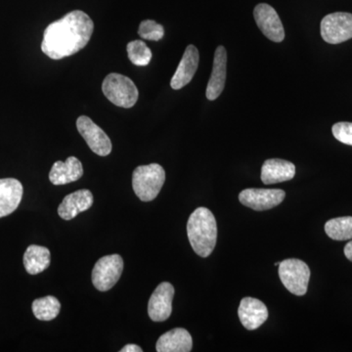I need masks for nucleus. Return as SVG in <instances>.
Segmentation results:
<instances>
[{
    "instance_id": "obj_6",
    "label": "nucleus",
    "mask_w": 352,
    "mask_h": 352,
    "mask_svg": "<svg viewBox=\"0 0 352 352\" xmlns=\"http://www.w3.org/2000/svg\"><path fill=\"white\" fill-rule=\"evenodd\" d=\"M122 270L124 259L119 254L103 256L92 270V283L98 291L107 292L119 281Z\"/></svg>"
},
{
    "instance_id": "obj_9",
    "label": "nucleus",
    "mask_w": 352,
    "mask_h": 352,
    "mask_svg": "<svg viewBox=\"0 0 352 352\" xmlns=\"http://www.w3.org/2000/svg\"><path fill=\"white\" fill-rule=\"evenodd\" d=\"M254 17L258 29L266 38L274 43H281L284 41L283 24L272 6L266 3L258 4L254 8Z\"/></svg>"
},
{
    "instance_id": "obj_17",
    "label": "nucleus",
    "mask_w": 352,
    "mask_h": 352,
    "mask_svg": "<svg viewBox=\"0 0 352 352\" xmlns=\"http://www.w3.org/2000/svg\"><path fill=\"white\" fill-rule=\"evenodd\" d=\"M296 175L295 164L280 159H270L264 162L261 168V182L264 184L289 182Z\"/></svg>"
},
{
    "instance_id": "obj_1",
    "label": "nucleus",
    "mask_w": 352,
    "mask_h": 352,
    "mask_svg": "<svg viewBox=\"0 0 352 352\" xmlns=\"http://www.w3.org/2000/svg\"><path fill=\"white\" fill-rule=\"evenodd\" d=\"M94 31V21L87 13L72 11L46 28L41 50L53 60L72 56L87 45Z\"/></svg>"
},
{
    "instance_id": "obj_2",
    "label": "nucleus",
    "mask_w": 352,
    "mask_h": 352,
    "mask_svg": "<svg viewBox=\"0 0 352 352\" xmlns=\"http://www.w3.org/2000/svg\"><path fill=\"white\" fill-rule=\"evenodd\" d=\"M187 235L192 249L201 258L214 252L217 240V224L214 215L207 208H198L187 222Z\"/></svg>"
},
{
    "instance_id": "obj_12",
    "label": "nucleus",
    "mask_w": 352,
    "mask_h": 352,
    "mask_svg": "<svg viewBox=\"0 0 352 352\" xmlns=\"http://www.w3.org/2000/svg\"><path fill=\"white\" fill-rule=\"evenodd\" d=\"M238 315L247 330L254 331L267 320L268 310L263 302L254 298H244L240 302Z\"/></svg>"
},
{
    "instance_id": "obj_15",
    "label": "nucleus",
    "mask_w": 352,
    "mask_h": 352,
    "mask_svg": "<svg viewBox=\"0 0 352 352\" xmlns=\"http://www.w3.org/2000/svg\"><path fill=\"white\" fill-rule=\"evenodd\" d=\"M22 183L15 178L0 179V219L12 214L22 201Z\"/></svg>"
},
{
    "instance_id": "obj_19",
    "label": "nucleus",
    "mask_w": 352,
    "mask_h": 352,
    "mask_svg": "<svg viewBox=\"0 0 352 352\" xmlns=\"http://www.w3.org/2000/svg\"><path fill=\"white\" fill-rule=\"evenodd\" d=\"M193 340L188 331L175 328L160 337L156 344L157 352H189L192 351Z\"/></svg>"
},
{
    "instance_id": "obj_23",
    "label": "nucleus",
    "mask_w": 352,
    "mask_h": 352,
    "mask_svg": "<svg viewBox=\"0 0 352 352\" xmlns=\"http://www.w3.org/2000/svg\"><path fill=\"white\" fill-rule=\"evenodd\" d=\"M127 55L135 66H147L152 59V52L144 41H131L126 46Z\"/></svg>"
},
{
    "instance_id": "obj_26",
    "label": "nucleus",
    "mask_w": 352,
    "mask_h": 352,
    "mask_svg": "<svg viewBox=\"0 0 352 352\" xmlns=\"http://www.w3.org/2000/svg\"><path fill=\"white\" fill-rule=\"evenodd\" d=\"M120 352H142L143 349L136 344H126L124 349H120Z\"/></svg>"
},
{
    "instance_id": "obj_10",
    "label": "nucleus",
    "mask_w": 352,
    "mask_h": 352,
    "mask_svg": "<svg viewBox=\"0 0 352 352\" xmlns=\"http://www.w3.org/2000/svg\"><path fill=\"white\" fill-rule=\"evenodd\" d=\"M285 196L283 190L250 188L241 192L239 200L245 207L261 212L277 207L283 201Z\"/></svg>"
},
{
    "instance_id": "obj_22",
    "label": "nucleus",
    "mask_w": 352,
    "mask_h": 352,
    "mask_svg": "<svg viewBox=\"0 0 352 352\" xmlns=\"http://www.w3.org/2000/svg\"><path fill=\"white\" fill-rule=\"evenodd\" d=\"M325 232L333 240L352 239V217H337L329 220L325 224Z\"/></svg>"
},
{
    "instance_id": "obj_13",
    "label": "nucleus",
    "mask_w": 352,
    "mask_h": 352,
    "mask_svg": "<svg viewBox=\"0 0 352 352\" xmlns=\"http://www.w3.org/2000/svg\"><path fill=\"white\" fill-rule=\"evenodd\" d=\"M199 61H200V55H199V51L196 46H187L182 61L171 78L170 87L173 89H182L191 82L192 78L195 76L197 69H198Z\"/></svg>"
},
{
    "instance_id": "obj_25",
    "label": "nucleus",
    "mask_w": 352,
    "mask_h": 352,
    "mask_svg": "<svg viewBox=\"0 0 352 352\" xmlns=\"http://www.w3.org/2000/svg\"><path fill=\"white\" fill-rule=\"evenodd\" d=\"M332 132L333 135L340 142L352 146V122H338L333 124Z\"/></svg>"
},
{
    "instance_id": "obj_28",
    "label": "nucleus",
    "mask_w": 352,
    "mask_h": 352,
    "mask_svg": "<svg viewBox=\"0 0 352 352\" xmlns=\"http://www.w3.org/2000/svg\"><path fill=\"white\" fill-rule=\"evenodd\" d=\"M280 263H275V266H279Z\"/></svg>"
},
{
    "instance_id": "obj_16",
    "label": "nucleus",
    "mask_w": 352,
    "mask_h": 352,
    "mask_svg": "<svg viewBox=\"0 0 352 352\" xmlns=\"http://www.w3.org/2000/svg\"><path fill=\"white\" fill-rule=\"evenodd\" d=\"M227 67V53L223 46H219L215 50L214 67L212 76L208 80L206 96L208 100L212 101L219 98L226 87Z\"/></svg>"
},
{
    "instance_id": "obj_5",
    "label": "nucleus",
    "mask_w": 352,
    "mask_h": 352,
    "mask_svg": "<svg viewBox=\"0 0 352 352\" xmlns=\"http://www.w3.org/2000/svg\"><path fill=\"white\" fill-rule=\"evenodd\" d=\"M279 276L289 293L296 296L307 294L310 278V270L307 263L300 259H286L279 264Z\"/></svg>"
},
{
    "instance_id": "obj_27",
    "label": "nucleus",
    "mask_w": 352,
    "mask_h": 352,
    "mask_svg": "<svg viewBox=\"0 0 352 352\" xmlns=\"http://www.w3.org/2000/svg\"><path fill=\"white\" fill-rule=\"evenodd\" d=\"M344 254H346V258L349 261H352V241L347 243L346 247H344Z\"/></svg>"
},
{
    "instance_id": "obj_24",
    "label": "nucleus",
    "mask_w": 352,
    "mask_h": 352,
    "mask_svg": "<svg viewBox=\"0 0 352 352\" xmlns=\"http://www.w3.org/2000/svg\"><path fill=\"white\" fill-rule=\"evenodd\" d=\"M138 34L147 41H159L164 38L163 25L157 24L153 20H145L139 25Z\"/></svg>"
},
{
    "instance_id": "obj_7",
    "label": "nucleus",
    "mask_w": 352,
    "mask_h": 352,
    "mask_svg": "<svg viewBox=\"0 0 352 352\" xmlns=\"http://www.w3.org/2000/svg\"><path fill=\"white\" fill-rule=\"evenodd\" d=\"M321 36L326 43L339 44L352 38V14H329L321 21Z\"/></svg>"
},
{
    "instance_id": "obj_21",
    "label": "nucleus",
    "mask_w": 352,
    "mask_h": 352,
    "mask_svg": "<svg viewBox=\"0 0 352 352\" xmlns=\"http://www.w3.org/2000/svg\"><path fill=\"white\" fill-rule=\"evenodd\" d=\"M60 309H61V305L53 296H44L32 302V312L38 320H53L59 314Z\"/></svg>"
},
{
    "instance_id": "obj_11",
    "label": "nucleus",
    "mask_w": 352,
    "mask_h": 352,
    "mask_svg": "<svg viewBox=\"0 0 352 352\" xmlns=\"http://www.w3.org/2000/svg\"><path fill=\"white\" fill-rule=\"evenodd\" d=\"M175 288L168 282H163L157 287L148 303V314L154 322H164L170 318L173 312V300Z\"/></svg>"
},
{
    "instance_id": "obj_3",
    "label": "nucleus",
    "mask_w": 352,
    "mask_h": 352,
    "mask_svg": "<svg viewBox=\"0 0 352 352\" xmlns=\"http://www.w3.org/2000/svg\"><path fill=\"white\" fill-rule=\"evenodd\" d=\"M166 182V171L157 164L138 166L132 175V187L136 196L143 201L157 198Z\"/></svg>"
},
{
    "instance_id": "obj_20",
    "label": "nucleus",
    "mask_w": 352,
    "mask_h": 352,
    "mask_svg": "<svg viewBox=\"0 0 352 352\" xmlns=\"http://www.w3.org/2000/svg\"><path fill=\"white\" fill-rule=\"evenodd\" d=\"M50 252L47 248L31 245L24 254V266L27 272L36 275L47 270L50 265Z\"/></svg>"
},
{
    "instance_id": "obj_4",
    "label": "nucleus",
    "mask_w": 352,
    "mask_h": 352,
    "mask_svg": "<svg viewBox=\"0 0 352 352\" xmlns=\"http://www.w3.org/2000/svg\"><path fill=\"white\" fill-rule=\"evenodd\" d=\"M102 91L113 105L131 108L138 100V89L131 78L120 74H110L102 83Z\"/></svg>"
},
{
    "instance_id": "obj_18",
    "label": "nucleus",
    "mask_w": 352,
    "mask_h": 352,
    "mask_svg": "<svg viewBox=\"0 0 352 352\" xmlns=\"http://www.w3.org/2000/svg\"><path fill=\"white\" fill-rule=\"evenodd\" d=\"M83 175L82 164L76 157H69L66 162L54 163L50 173V180L54 185H65L78 182Z\"/></svg>"
},
{
    "instance_id": "obj_14",
    "label": "nucleus",
    "mask_w": 352,
    "mask_h": 352,
    "mask_svg": "<svg viewBox=\"0 0 352 352\" xmlns=\"http://www.w3.org/2000/svg\"><path fill=\"white\" fill-rule=\"evenodd\" d=\"M94 205V195L89 190H78L65 197L58 208V214L64 220H72L76 215L89 210Z\"/></svg>"
},
{
    "instance_id": "obj_8",
    "label": "nucleus",
    "mask_w": 352,
    "mask_h": 352,
    "mask_svg": "<svg viewBox=\"0 0 352 352\" xmlns=\"http://www.w3.org/2000/svg\"><path fill=\"white\" fill-rule=\"evenodd\" d=\"M76 129L95 154L106 157L112 152V142L110 138L90 118L80 116L76 120Z\"/></svg>"
}]
</instances>
